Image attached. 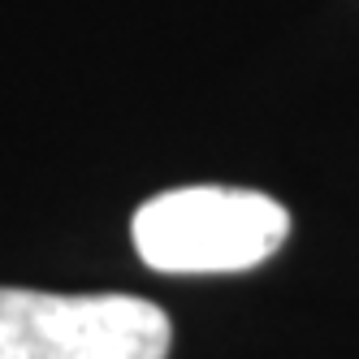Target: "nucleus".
Here are the masks:
<instances>
[{
    "label": "nucleus",
    "mask_w": 359,
    "mask_h": 359,
    "mask_svg": "<svg viewBox=\"0 0 359 359\" xmlns=\"http://www.w3.org/2000/svg\"><path fill=\"white\" fill-rule=\"evenodd\" d=\"M290 212L243 187H177L130 221L135 251L156 273H243L286 243Z\"/></svg>",
    "instance_id": "obj_1"
},
{
    "label": "nucleus",
    "mask_w": 359,
    "mask_h": 359,
    "mask_svg": "<svg viewBox=\"0 0 359 359\" xmlns=\"http://www.w3.org/2000/svg\"><path fill=\"white\" fill-rule=\"evenodd\" d=\"M173 329L139 294L0 286V359H169Z\"/></svg>",
    "instance_id": "obj_2"
}]
</instances>
